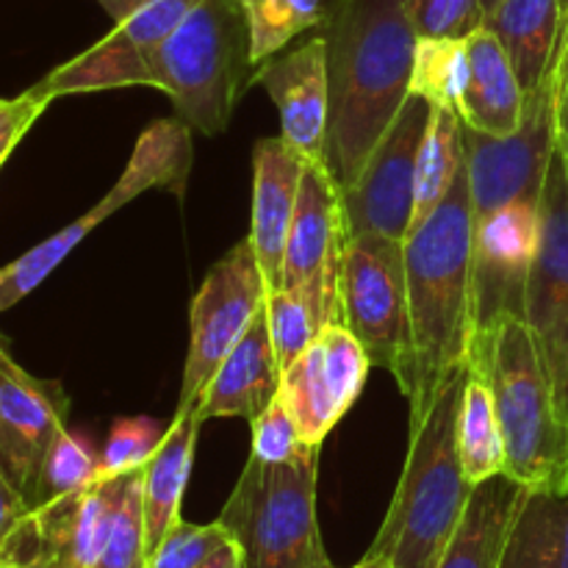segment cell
Segmentation results:
<instances>
[{"mask_svg":"<svg viewBox=\"0 0 568 568\" xmlns=\"http://www.w3.org/2000/svg\"><path fill=\"white\" fill-rule=\"evenodd\" d=\"M258 64L239 0H200L164 39L142 50L100 39L50 70L33 87L48 100L122 87L161 89L175 103L178 120L216 136L231 122L239 98L255 81Z\"/></svg>","mask_w":568,"mask_h":568,"instance_id":"cell-1","label":"cell"},{"mask_svg":"<svg viewBox=\"0 0 568 568\" xmlns=\"http://www.w3.org/2000/svg\"><path fill=\"white\" fill-rule=\"evenodd\" d=\"M327 50V170L353 186L405 100L419 31L408 0H336L322 26Z\"/></svg>","mask_w":568,"mask_h":568,"instance_id":"cell-2","label":"cell"},{"mask_svg":"<svg viewBox=\"0 0 568 568\" xmlns=\"http://www.w3.org/2000/svg\"><path fill=\"white\" fill-rule=\"evenodd\" d=\"M475 214L469 172L455 178L436 211L405 239L414 388L410 427L430 414L447 377L458 369L475 336Z\"/></svg>","mask_w":568,"mask_h":568,"instance_id":"cell-3","label":"cell"},{"mask_svg":"<svg viewBox=\"0 0 568 568\" xmlns=\"http://www.w3.org/2000/svg\"><path fill=\"white\" fill-rule=\"evenodd\" d=\"M464 386L466 361L447 377L430 414L410 427L403 477L364 558L394 568H438L442 564L475 494L455 436Z\"/></svg>","mask_w":568,"mask_h":568,"instance_id":"cell-4","label":"cell"},{"mask_svg":"<svg viewBox=\"0 0 568 568\" xmlns=\"http://www.w3.org/2000/svg\"><path fill=\"white\" fill-rule=\"evenodd\" d=\"M466 358L491 386L503 427L505 475L527 491L568 494V425L527 322L503 316L480 327Z\"/></svg>","mask_w":568,"mask_h":568,"instance_id":"cell-5","label":"cell"},{"mask_svg":"<svg viewBox=\"0 0 568 568\" xmlns=\"http://www.w3.org/2000/svg\"><path fill=\"white\" fill-rule=\"evenodd\" d=\"M320 449L305 447L288 464L250 455L216 519L247 568H333L316 519Z\"/></svg>","mask_w":568,"mask_h":568,"instance_id":"cell-6","label":"cell"},{"mask_svg":"<svg viewBox=\"0 0 568 568\" xmlns=\"http://www.w3.org/2000/svg\"><path fill=\"white\" fill-rule=\"evenodd\" d=\"M192 128L181 120H155L142 131L136 139L128 159L125 170H122L120 181L103 194L94 209H89L81 220L72 225L61 227L59 233L48 236L14 258L11 264L0 266V314L14 308L20 300H26L33 288L42 286L50 277V272L100 225L109 220L111 214L122 209V205L133 203L139 194L148 189H170V192L183 194L186 189L189 170H192Z\"/></svg>","mask_w":568,"mask_h":568,"instance_id":"cell-7","label":"cell"},{"mask_svg":"<svg viewBox=\"0 0 568 568\" xmlns=\"http://www.w3.org/2000/svg\"><path fill=\"white\" fill-rule=\"evenodd\" d=\"M342 325L364 344L372 364L394 375L403 397L414 388L405 242L347 239L342 264Z\"/></svg>","mask_w":568,"mask_h":568,"instance_id":"cell-8","label":"cell"},{"mask_svg":"<svg viewBox=\"0 0 568 568\" xmlns=\"http://www.w3.org/2000/svg\"><path fill=\"white\" fill-rule=\"evenodd\" d=\"M558 72H547L541 87L525 94L521 122L508 136H486L464 125L466 172L471 214L483 220L514 200H541L544 178L558 148L555 116Z\"/></svg>","mask_w":568,"mask_h":568,"instance_id":"cell-9","label":"cell"},{"mask_svg":"<svg viewBox=\"0 0 568 568\" xmlns=\"http://www.w3.org/2000/svg\"><path fill=\"white\" fill-rule=\"evenodd\" d=\"M266 308V281L253 242L233 244L209 270L192 300L186 366H183L178 410L194 408L205 386L233 347L247 336L253 322Z\"/></svg>","mask_w":568,"mask_h":568,"instance_id":"cell-10","label":"cell"},{"mask_svg":"<svg viewBox=\"0 0 568 568\" xmlns=\"http://www.w3.org/2000/svg\"><path fill=\"white\" fill-rule=\"evenodd\" d=\"M541 242L525 292V322L568 425V170L555 148L541 189Z\"/></svg>","mask_w":568,"mask_h":568,"instance_id":"cell-11","label":"cell"},{"mask_svg":"<svg viewBox=\"0 0 568 568\" xmlns=\"http://www.w3.org/2000/svg\"><path fill=\"white\" fill-rule=\"evenodd\" d=\"M347 250L342 189L331 170L305 164L286 244L283 288L297 294L320 327L342 325V264Z\"/></svg>","mask_w":568,"mask_h":568,"instance_id":"cell-12","label":"cell"},{"mask_svg":"<svg viewBox=\"0 0 568 568\" xmlns=\"http://www.w3.org/2000/svg\"><path fill=\"white\" fill-rule=\"evenodd\" d=\"M430 103L419 94L405 100L353 186L342 189L347 239L386 236L405 242L414 220L416 159L425 139Z\"/></svg>","mask_w":568,"mask_h":568,"instance_id":"cell-13","label":"cell"},{"mask_svg":"<svg viewBox=\"0 0 568 568\" xmlns=\"http://www.w3.org/2000/svg\"><path fill=\"white\" fill-rule=\"evenodd\" d=\"M372 358L344 325H331L283 369L281 394L303 444L322 447L364 392Z\"/></svg>","mask_w":568,"mask_h":568,"instance_id":"cell-14","label":"cell"},{"mask_svg":"<svg viewBox=\"0 0 568 568\" xmlns=\"http://www.w3.org/2000/svg\"><path fill=\"white\" fill-rule=\"evenodd\" d=\"M67 414L64 386L33 377L0 342V471L26 497L28 508L44 455L67 430Z\"/></svg>","mask_w":568,"mask_h":568,"instance_id":"cell-15","label":"cell"},{"mask_svg":"<svg viewBox=\"0 0 568 568\" xmlns=\"http://www.w3.org/2000/svg\"><path fill=\"white\" fill-rule=\"evenodd\" d=\"M541 200H514L475 220V331L503 320H525V292L541 242Z\"/></svg>","mask_w":568,"mask_h":568,"instance_id":"cell-16","label":"cell"},{"mask_svg":"<svg viewBox=\"0 0 568 568\" xmlns=\"http://www.w3.org/2000/svg\"><path fill=\"white\" fill-rule=\"evenodd\" d=\"M109 510V477L64 494L28 514L11 538L3 564L11 568H94Z\"/></svg>","mask_w":568,"mask_h":568,"instance_id":"cell-17","label":"cell"},{"mask_svg":"<svg viewBox=\"0 0 568 568\" xmlns=\"http://www.w3.org/2000/svg\"><path fill=\"white\" fill-rule=\"evenodd\" d=\"M255 83L270 92L281 114V136L311 164L327 166V50L325 37L272 55L255 70Z\"/></svg>","mask_w":568,"mask_h":568,"instance_id":"cell-18","label":"cell"},{"mask_svg":"<svg viewBox=\"0 0 568 568\" xmlns=\"http://www.w3.org/2000/svg\"><path fill=\"white\" fill-rule=\"evenodd\" d=\"M308 161L283 136H266L253 150V227L250 242L264 272L266 292L283 288L288 231L297 211L300 181Z\"/></svg>","mask_w":568,"mask_h":568,"instance_id":"cell-19","label":"cell"},{"mask_svg":"<svg viewBox=\"0 0 568 568\" xmlns=\"http://www.w3.org/2000/svg\"><path fill=\"white\" fill-rule=\"evenodd\" d=\"M281 364L270 336L266 308L247 331V336L227 353L220 369L205 386L197 408L203 419L253 422L281 394Z\"/></svg>","mask_w":568,"mask_h":568,"instance_id":"cell-20","label":"cell"},{"mask_svg":"<svg viewBox=\"0 0 568 568\" xmlns=\"http://www.w3.org/2000/svg\"><path fill=\"white\" fill-rule=\"evenodd\" d=\"M469 44V83L458 103L466 128L486 136H508L519 128L525 111V89L514 64L488 26L466 37Z\"/></svg>","mask_w":568,"mask_h":568,"instance_id":"cell-21","label":"cell"},{"mask_svg":"<svg viewBox=\"0 0 568 568\" xmlns=\"http://www.w3.org/2000/svg\"><path fill=\"white\" fill-rule=\"evenodd\" d=\"M200 408L175 410V419L164 430V438L144 464L142 475V505H144V544L148 560L164 541L166 532L181 521V503L192 477L194 447H197L200 427H203Z\"/></svg>","mask_w":568,"mask_h":568,"instance_id":"cell-22","label":"cell"},{"mask_svg":"<svg viewBox=\"0 0 568 568\" xmlns=\"http://www.w3.org/2000/svg\"><path fill=\"white\" fill-rule=\"evenodd\" d=\"M486 26L508 53L525 94L541 87L552 70L564 31L560 0H499L486 17Z\"/></svg>","mask_w":568,"mask_h":568,"instance_id":"cell-23","label":"cell"},{"mask_svg":"<svg viewBox=\"0 0 568 568\" xmlns=\"http://www.w3.org/2000/svg\"><path fill=\"white\" fill-rule=\"evenodd\" d=\"M525 494L527 488L508 475H497L475 486L464 521L455 530L438 568H497Z\"/></svg>","mask_w":568,"mask_h":568,"instance_id":"cell-24","label":"cell"},{"mask_svg":"<svg viewBox=\"0 0 568 568\" xmlns=\"http://www.w3.org/2000/svg\"><path fill=\"white\" fill-rule=\"evenodd\" d=\"M497 568H568V494H525Z\"/></svg>","mask_w":568,"mask_h":568,"instance_id":"cell-25","label":"cell"},{"mask_svg":"<svg viewBox=\"0 0 568 568\" xmlns=\"http://www.w3.org/2000/svg\"><path fill=\"white\" fill-rule=\"evenodd\" d=\"M464 164V122H460L458 111L449 105L430 103L425 139H422L419 159H416L414 220H410L408 233H414L442 205Z\"/></svg>","mask_w":568,"mask_h":568,"instance_id":"cell-26","label":"cell"},{"mask_svg":"<svg viewBox=\"0 0 568 568\" xmlns=\"http://www.w3.org/2000/svg\"><path fill=\"white\" fill-rule=\"evenodd\" d=\"M458 455L471 486L505 475V444L494 394L483 372L466 358V386L458 408Z\"/></svg>","mask_w":568,"mask_h":568,"instance_id":"cell-27","label":"cell"},{"mask_svg":"<svg viewBox=\"0 0 568 568\" xmlns=\"http://www.w3.org/2000/svg\"><path fill=\"white\" fill-rule=\"evenodd\" d=\"M144 466L109 477V510H105L103 544L94 568H148L142 505Z\"/></svg>","mask_w":568,"mask_h":568,"instance_id":"cell-28","label":"cell"},{"mask_svg":"<svg viewBox=\"0 0 568 568\" xmlns=\"http://www.w3.org/2000/svg\"><path fill=\"white\" fill-rule=\"evenodd\" d=\"M247 14L255 64L283 53L292 39L322 28L336 0H239Z\"/></svg>","mask_w":568,"mask_h":568,"instance_id":"cell-29","label":"cell"},{"mask_svg":"<svg viewBox=\"0 0 568 568\" xmlns=\"http://www.w3.org/2000/svg\"><path fill=\"white\" fill-rule=\"evenodd\" d=\"M469 83V44L466 37H419L414 55L410 94L433 105L458 109Z\"/></svg>","mask_w":568,"mask_h":568,"instance_id":"cell-30","label":"cell"},{"mask_svg":"<svg viewBox=\"0 0 568 568\" xmlns=\"http://www.w3.org/2000/svg\"><path fill=\"white\" fill-rule=\"evenodd\" d=\"M114 28L105 33L111 44L142 50L164 39L200 0H98Z\"/></svg>","mask_w":568,"mask_h":568,"instance_id":"cell-31","label":"cell"},{"mask_svg":"<svg viewBox=\"0 0 568 568\" xmlns=\"http://www.w3.org/2000/svg\"><path fill=\"white\" fill-rule=\"evenodd\" d=\"M100 480V455L89 447L83 438L72 436L70 430L61 433L53 447L44 455V464L39 469L37 491H33L31 510L39 505H48L64 494L81 491Z\"/></svg>","mask_w":568,"mask_h":568,"instance_id":"cell-32","label":"cell"},{"mask_svg":"<svg viewBox=\"0 0 568 568\" xmlns=\"http://www.w3.org/2000/svg\"><path fill=\"white\" fill-rule=\"evenodd\" d=\"M266 320H270L272 347H275L281 372L286 369L297 355H303L305 349L314 344V338L322 333L320 322L311 314L308 305H305L297 294L288 292V288L266 292Z\"/></svg>","mask_w":568,"mask_h":568,"instance_id":"cell-33","label":"cell"},{"mask_svg":"<svg viewBox=\"0 0 568 568\" xmlns=\"http://www.w3.org/2000/svg\"><path fill=\"white\" fill-rule=\"evenodd\" d=\"M227 544H231V536L220 521L189 525L181 519L159 544L153 558L148 560V568H200Z\"/></svg>","mask_w":568,"mask_h":568,"instance_id":"cell-34","label":"cell"},{"mask_svg":"<svg viewBox=\"0 0 568 568\" xmlns=\"http://www.w3.org/2000/svg\"><path fill=\"white\" fill-rule=\"evenodd\" d=\"M161 438H164V430L144 416L114 422L105 449L100 453V477H114L144 466L161 444Z\"/></svg>","mask_w":568,"mask_h":568,"instance_id":"cell-35","label":"cell"},{"mask_svg":"<svg viewBox=\"0 0 568 568\" xmlns=\"http://www.w3.org/2000/svg\"><path fill=\"white\" fill-rule=\"evenodd\" d=\"M253 458H258L261 464H288V460L297 458L305 447L297 430V422H294L292 408L283 399V394H277L253 422Z\"/></svg>","mask_w":568,"mask_h":568,"instance_id":"cell-36","label":"cell"},{"mask_svg":"<svg viewBox=\"0 0 568 568\" xmlns=\"http://www.w3.org/2000/svg\"><path fill=\"white\" fill-rule=\"evenodd\" d=\"M419 37H469L486 26L480 0H408Z\"/></svg>","mask_w":568,"mask_h":568,"instance_id":"cell-37","label":"cell"},{"mask_svg":"<svg viewBox=\"0 0 568 568\" xmlns=\"http://www.w3.org/2000/svg\"><path fill=\"white\" fill-rule=\"evenodd\" d=\"M53 100L44 98L37 87L26 89L17 98H0V166L20 144V139L31 131L33 122L44 114Z\"/></svg>","mask_w":568,"mask_h":568,"instance_id":"cell-38","label":"cell"},{"mask_svg":"<svg viewBox=\"0 0 568 568\" xmlns=\"http://www.w3.org/2000/svg\"><path fill=\"white\" fill-rule=\"evenodd\" d=\"M31 508H28L26 497L11 486L9 477L0 471V560H3L6 549H9L11 538L17 536V530L22 527V521L28 519Z\"/></svg>","mask_w":568,"mask_h":568,"instance_id":"cell-39","label":"cell"},{"mask_svg":"<svg viewBox=\"0 0 568 568\" xmlns=\"http://www.w3.org/2000/svg\"><path fill=\"white\" fill-rule=\"evenodd\" d=\"M555 72H558V94H555V116H558V148L564 153L568 170V11L564 14L558 53H555Z\"/></svg>","mask_w":568,"mask_h":568,"instance_id":"cell-40","label":"cell"},{"mask_svg":"<svg viewBox=\"0 0 568 568\" xmlns=\"http://www.w3.org/2000/svg\"><path fill=\"white\" fill-rule=\"evenodd\" d=\"M200 568H247V566H244L242 555H239V549H236V544L231 541L225 549H220V552H216L214 558L209 560V564H203Z\"/></svg>","mask_w":568,"mask_h":568,"instance_id":"cell-41","label":"cell"},{"mask_svg":"<svg viewBox=\"0 0 568 568\" xmlns=\"http://www.w3.org/2000/svg\"><path fill=\"white\" fill-rule=\"evenodd\" d=\"M353 568H394V566L383 564V560H375V558H361V564L353 566Z\"/></svg>","mask_w":568,"mask_h":568,"instance_id":"cell-42","label":"cell"},{"mask_svg":"<svg viewBox=\"0 0 568 568\" xmlns=\"http://www.w3.org/2000/svg\"><path fill=\"white\" fill-rule=\"evenodd\" d=\"M497 3H499V0H480V6H483V14H491V11L494 9H497Z\"/></svg>","mask_w":568,"mask_h":568,"instance_id":"cell-43","label":"cell"},{"mask_svg":"<svg viewBox=\"0 0 568 568\" xmlns=\"http://www.w3.org/2000/svg\"><path fill=\"white\" fill-rule=\"evenodd\" d=\"M560 6H564V14L568 11V0H560Z\"/></svg>","mask_w":568,"mask_h":568,"instance_id":"cell-44","label":"cell"},{"mask_svg":"<svg viewBox=\"0 0 568 568\" xmlns=\"http://www.w3.org/2000/svg\"><path fill=\"white\" fill-rule=\"evenodd\" d=\"M0 568H11V566H6V564H3V560H0Z\"/></svg>","mask_w":568,"mask_h":568,"instance_id":"cell-45","label":"cell"}]
</instances>
